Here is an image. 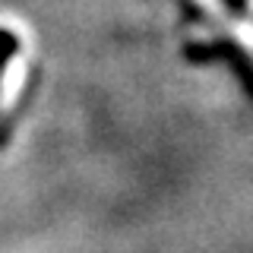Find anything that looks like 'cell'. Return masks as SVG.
Returning <instances> with one entry per match:
<instances>
[{
	"label": "cell",
	"instance_id": "6da1fadb",
	"mask_svg": "<svg viewBox=\"0 0 253 253\" xmlns=\"http://www.w3.org/2000/svg\"><path fill=\"white\" fill-rule=\"evenodd\" d=\"M26 57H13L6 63V73H3V83H0V108H10L16 101V95L22 92V85H26Z\"/></svg>",
	"mask_w": 253,
	"mask_h": 253
},
{
	"label": "cell",
	"instance_id": "7a4b0ae2",
	"mask_svg": "<svg viewBox=\"0 0 253 253\" xmlns=\"http://www.w3.org/2000/svg\"><path fill=\"white\" fill-rule=\"evenodd\" d=\"M225 29H231V35L237 38V42H241L244 47H247V51L253 54V26L250 22H237V19H228V26Z\"/></svg>",
	"mask_w": 253,
	"mask_h": 253
},
{
	"label": "cell",
	"instance_id": "3957f363",
	"mask_svg": "<svg viewBox=\"0 0 253 253\" xmlns=\"http://www.w3.org/2000/svg\"><path fill=\"white\" fill-rule=\"evenodd\" d=\"M196 6H200V10H206L209 16H215V19L221 22V26H228V19H231V16H228V10H225V3H221V0H193Z\"/></svg>",
	"mask_w": 253,
	"mask_h": 253
},
{
	"label": "cell",
	"instance_id": "277c9868",
	"mask_svg": "<svg viewBox=\"0 0 253 253\" xmlns=\"http://www.w3.org/2000/svg\"><path fill=\"white\" fill-rule=\"evenodd\" d=\"M247 3H250V10H253V0H247Z\"/></svg>",
	"mask_w": 253,
	"mask_h": 253
}]
</instances>
